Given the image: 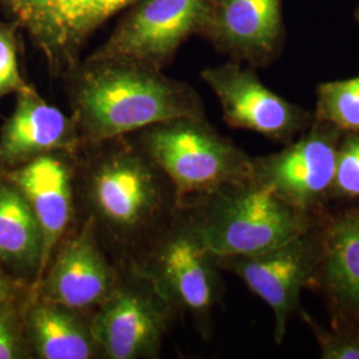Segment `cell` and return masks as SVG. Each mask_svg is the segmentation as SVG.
<instances>
[{
    "label": "cell",
    "mask_w": 359,
    "mask_h": 359,
    "mask_svg": "<svg viewBox=\"0 0 359 359\" xmlns=\"http://www.w3.org/2000/svg\"><path fill=\"white\" fill-rule=\"evenodd\" d=\"M79 216L118 266L132 265L176 215V193L130 136L81 145L75 154Z\"/></svg>",
    "instance_id": "1"
},
{
    "label": "cell",
    "mask_w": 359,
    "mask_h": 359,
    "mask_svg": "<svg viewBox=\"0 0 359 359\" xmlns=\"http://www.w3.org/2000/svg\"><path fill=\"white\" fill-rule=\"evenodd\" d=\"M81 145L132 135L180 117H205L191 84L163 69L120 56L83 57L65 76Z\"/></svg>",
    "instance_id": "2"
},
{
    "label": "cell",
    "mask_w": 359,
    "mask_h": 359,
    "mask_svg": "<svg viewBox=\"0 0 359 359\" xmlns=\"http://www.w3.org/2000/svg\"><path fill=\"white\" fill-rule=\"evenodd\" d=\"M216 258L266 252L316 228L321 217L302 212L249 180L180 206Z\"/></svg>",
    "instance_id": "3"
},
{
    "label": "cell",
    "mask_w": 359,
    "mask_h": 359,
    "mask_svg": "<svg viewBox=\"0 0 359 359\" xmlns=\"http://www.w3.org/2000/svg\"><path fill=\"white\" fill-rule=\"evenodd\" d=\"M130 139L172 184L180 206L222 187L253 179V157L205 117H180L140 129Z\"/></svg>",
    "instance_id": "4"
},
{
    "label": "cell",
    "mask_w": 359,
    "mask_h": 359,
    "mask_svg": "<svg viewBox=\"0 0 359 359\" xmlns=\"http://www.w3.org/2000/svg\"><path fill=\"white\" fill-rule=\"evenodd\" d=\"M129 266L148 277L179 314H189L201 334L209 335L212 313L222 295L221 269L182 208Z\"/></svg>",
    "instance_id": "5"
},
{
    "label": "cell",
    "mask_w": 359,
    "mask_h": 359,
    "mask_svg": "<svg viewBox=\"0 0 359 359\" xmlns=\"http://www.w3.org/2000/svg\"><path fill=\"white\" fill-rule=\"evenodd\" d=\"M136 1L0 0V13L43 56L50 76L62 79L83 59L97 31Z\"/></svg>",
    "instance_id": "6"
},
{
    "label": "cell",
    "mask_w": 359,
    "mask_h": 359,
    "mask_svg": "<svg viewBox=\"0 0 359 359\" xmlns=\"http://www.w3.org/2000/svg\"><path fill=\"white\" fill-rule=\"evenodd\" d=\"M179 313L133 266H118L114 290L93 311V333L104 359L158 358Z\"/></svg>",
    "instance_id": "7"
},
{
    "label": "cell",
    "mask_w": 359,
    "mask_h": 359,
    "mask_svg": "<svg viewBox=\"0 0 359 359\" xmlns=\"http://www.w3.org/2000/svg\"><path fill=\"white\" fill-rule=\"evenodd\" d=\"M342 135L333 126L313 118L309 128L280 152L253 157V180L289 205L321 216L330 200Z\"/></svg>",
    "instance_id": "8"
},
{
    "label": "cell",
    "mask_w": 359,
    "mask_h": 359,
    "mask_svg": "<svg viewBox=\"0 0 359 359\" xmlns=\"http://www.w3.org/2000/svg\"><path fill=\"white\" fill-rule=\"evenodd\" d=\"M210 4L212 0H137L92 53L129 57L164 71L181 46L198 35Z\"/></svg>",
    "instance_id": "9"
},
{
    "label": "cell",
    "mask_w": 359,
    "mask_h": 359,
    "mask_svg": "<svg viewBox=\"0 0 359 359\" xmlns=\"http://www.w3.org/2000/svg\"><path fill=\"white\" fill-rule=\"evenodd\" d=\"M200 76L213 90L226 126L258 133L273 142H293L314 116L268 88L256 68L228 60L206 67Z\"/></svg>",
    "instance_id": "10"
},
{
    "label": "cell",
    "mask_w": 359,
    "mask_h": 359,
    "mask_svg": "<svg viewBox=\"0 0 359 359\" xmlns=\"http://www.w3.org/2000/svg\"><path fill=\"white\" fill-rule=\"evenodd\" d=\"M317 226L318 224L308 233L266 252L217 258L219 269L237 276L269 306L274 317V339L278 345L285 339L302 289L316 285Z\"/></svg>",
    "instance_id": "11"
},
{
    "label": "cell",
    "mask_w": 359,
    "mask_h": 359,
    "mask_svg": "<svg viewBox=\"0 0 359 359\" xmlns=\"http://www.w3.org/2000/svg\"><path fill=\"white\" fill-rule=\"evenodd\" d=\"M117 277L118 265L97 238L92 219L80 216L31 290L43 301L95 311L114 290Z\"/></svg>",
    "instance_id": "12"
},
{
    "label": "cell",
    "mask_w": 359,
    "mask_h": 359,
    "mask_svg": "<svg viewBox=\"0 0 359 359\" xmlns=\"http://www.w3.org/2000/svg\"><path fill=\"white\" fill-rule=\"evenodd\" d=\"M198 36L231 60L266 68L286 44L283 0H212Z\"/></svg>",
    "instance_id": "13"
},
{
    "label": "cell",
    "mask_w": 359,
    "mask_h": 359,
    "mask_svg": "<svg viewBox=\"0 0 359 359\" xmlns=\"http://www.w3.org/2000/svg\"><path fill=\"white\" fill-rule=\"evenodd\" d=\"M0 173L16 185L38 221L43 238L40 281L56 248L75 228L80 217L75 187V154H44L23 167Z\"/></svg>",
    "instance_id": "14"
},
{
    "label": "cell",
    "mask_w": 359,
    "mask_h": 359,
    "mask_svg": "<svg viewBox=\"0 0 359 359\" xmlns=\"http://www.w3.org/2000/svg\"><path fill=\"white\" fill-rule=\"evenodd\" d=\"M81 140L74 117L44 100L29 84L15 93L13 112L0 127V172L55 152L76 154Z\"/></svg>",
    "instance_id": "15"
},
{
    "label": "cell",
    "mask_w": 359,
    "mask_h": 359,
    "mask_svg": "<svg viewBox=\"0 0 359 359\" xmlns=\"http://www.w3.org/2000/svg\"><path fill=\"white\" fill-rule=\"evenodd\" d=\"M317 246L316 285L333 321L359 322V206L321 218Z\"/></svg>",
    "instance_id": "16"
},
{
    "label": "cell",
    "mask_w": 359,
    "mask_h": 359,
    "mask_svg": "<svg viewBox=\"0 0 359 359\" xmlns=\"http://www.w3.org/2000/svg\"><path fill=\"white\" fill-rule=\"evenodd\" d=\"M92 318L93 311L43 301L31 292L25 326L32 359H104Z\"/></svg>",
    "instance_id": "17"
},
{
    "label": "cell",
    "mask_w": 359,
    "mask_h": 359,
    "mask_svg": "<svg viewBox=\"0 0 359 359\" xmlns=\"http://www.w3.org/2000/svg\"><path fill=\"white\" fill-rule=\"evenodd\" d=\"M43 238L26 198L0 173V265L31 289L38 283Z\"/></svg>",
    "instance_id": "18"
},
{
    "label": "cell",
    "mask_w": 359,
    "mask_h": 359,
    "mask_svg": "<svg viewBox=\"0 0 359 359\" xmlns=\"http://www.w3.org/2000/svg\"><path fill=\"white\" fill-rule=\"evenodd\" d=\"M314 118L344 133L359 132V75L318 84Z\"/></svg>",
    "instance_id": "19"
},
{
    "label": "cell",
    "mask_w": 359,
    "mask_h": 359,
    "mask_svg": "<svg viewBox=\"0 0 359 359\" xmlns=\"http://www.w3.org/2000/svg\"><path fill=\"white\" fill-rule=\"evenodd\" d=\"M301 317L317 339L322 359H359V322H333L326 329L306 311Z\"/></svg>",
    "instance_id": "20"
},
{
    "label": "cell",
    "mask_w": 359,
    "mask_h": 359,
    "mask_svg": "<svg viewBox=\"0 0 359 359\" xmlns=\"http://www.w3.org/2000/svg\"><path fill=\"white\" fill-rule=\"evenodd\" d=\"M20 53L22 32L0 13V102L31 84L22 74Z\"/></svg>",
    "instance_id": "21"
},
{
    "label": "cell",
    "mask_w": 359,
    "mask_h": 359,
    "mask_svg": "<svg viewBox=\"0 0 359 359\" xmlns=\"http://www.w3.org/2000/svg\"><path fill=\"white\" fill-rule=\"evenodd\" d=\"M29 295L0 302V359H32L25 326Z\"/></svg>",
    "instance_id": "22"
},
{
    "label": "cell",
    "mask_w": 359,
    "mask_h": 359,
    "mask_svg": "<svg viewBox=\"0 0 359 359\" xmlns=\"http://www.w3.org/2000/svg\"><path fill=\"white\" fill-rule=\"evenodd\" d=\"M330 200H359V132H345L339 140Z\"/></svg>",
    "instance_id": "23"
},
{
    "label": "cell",
    "mask_w": 359,
    "mask_h": 359,
    "mask_svg": "<svg viewBox=\"0 0 359 359\" xmlns=\"http://www.w3.org/2000/svg\"><path fill=\"white\" fill-rule=\"evenodd\" d=\"M31 293V286L20 283L0 265V302L20 298Z\"/></svg>",
    "instance_id": "24"
},
{
    "label": "cell",
    "mask_w": 359,
    "mask_h": 359,
    "mask_svg": "<svg viewBox=\"0 0 359 359\" xmlns=\"http://www.w3.org/2000/svg\"><path fill=\"white\" fill-rule=\"evenodd\" d=\"M355 18H357V22L359 23V4L358 7H357V13H355Z\"/></svg>",
    "instance_id": "25"
}]
</instances>
